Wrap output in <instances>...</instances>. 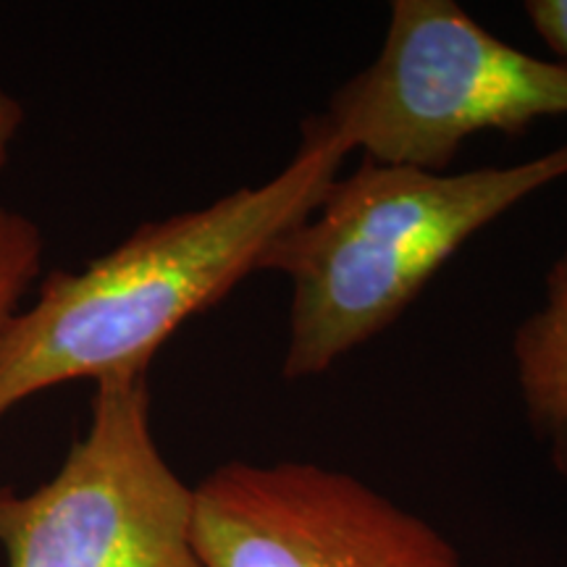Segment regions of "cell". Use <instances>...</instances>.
Returning <instances> with one entry per match:
<instances>
[{"mask_svg": "<svg viewBox=\"0 0 567 567\" xmlns=\"http://www.w3.org/2000/svg\"><path fill=\"white\" fill-rule=\"evenodd\" d=\"M347 155L305 122L295 158L274 179L142 224L82 271H53L0 331V417L69 381L147 373L179 326L264 271L276 239L321 205Z\"/></svg>", "mask_w": 567, "mask_h": 567, "instance_id": "6da1fadb", "label": "cell"}, {"mask_svg": "<svg viewBox=\"0 0 567 567\" xmlns=\"http://www.w3.org/2000/svg\"><path fill=\"white\" fill-rule=\"evenodd\" d=\"M565 176L567 142L513 166L446 174L363 158L337 176L264 260L292 284L284 379L331 371L392 329L460 247Z\"/></svg>", "mask_w": 567, "mask_h": 567, "instance_id": "7a4b0ae2", "label": "cell"}, {"mask_svg": "<svg viewBox=\"0 0 567 567\" xmlns=\"http://www.w3.org/2000/svg\"><path fill=\"white\" fill-rule=\"evenodd\" d=\"M557 116L567 63L509 45L452 0H394L379 55L308 122L368 161L446 172L476 134L520 137Z\"/></svg>", "mask_w": 567, "mask_h": 567, "instance_id": "3957f363", "label": "cell"}, {"mask_svg": "<svg viewBox=\"0 0 567 567\" xmlns=\"http://www.w3.org/2000/svg\"><path fill=\"white\" fill-rule=\"evenodd\" d=\"M193 526L195 488L155 442L147 373L97 381L87 434L48 484L0 488L6 567H205Z\"/></svg>", "mask_w": 567, "mask_h": 567, "instance_id": "277c9868", "label": "cell"}, {"mask_svg": "<svg viewBox=\"0 0 567 567\" xmlns=\"http://www.w3.org/2000/svg\"><path fill=\"white\" fill-rule=\"evenodd\" d=\"M205 567H465L455 544L347 471L234 460L195 486Z\"/></svg>", "mask_w": 567, "mask_h": 567, "instance_id": "5b68a950", "label": "cell"}, {"mask_svg": "<svg viewBox=\"0 0 567 567\" xmlns=\"http://www.w3.org/2000/svg\"><path fill=\"white\" fill-rule=\"evenodd\" d=\"M517 392L528 429L567 481V243L544 281V302L513 337Z\"/></svg>", "mask_w": 567, "mask_h": 567, "instance_id": "8992f818", "label": "cell"}, {"mask_svg": "<svg viewBox=\"0 0 567 567\" xmlns=\"http://www.w3.org/2000/svg\"><path fill=\"white\" fill-rule=\"evenodd\" d=\"M42 252L40 226L17 210L0 208V331L17 316L21 297L40 276Z\"/></svg>", "mask_w": 567, "mask_h": 567, "instance_id": "52a82bcc", "label": "cell"}, {"mask_svg": "<svg viewBox=\"0 0 567 567\" xmlns=\"http://www.w3.org/2000/svg\"><path fill=\"white\" fill-rule=\"evenodd\" d=\"M523 11L544 45L567 63V0H528Z\"/></svg>", "mask_w": 567, "mask_h": 567, "instance_id": "ba28073f", "label": "cell"}, {"mask_svg": "<svg viewBox=\"0 0 567 567\" xmlns=\"http://www.w3.org/2000/svg\"><path fill=\"white\" fill-rule=\"evenodd\" d=\"M21 124H24V109H21V103L13 95H9V92L0 90V168L9 161L13 140H17Z\"/></svg>", "mask_w": 567, "mask_h": 567, "instance_id": "9c48e42d", "label": "cell"}]
</instances>
